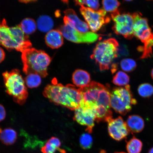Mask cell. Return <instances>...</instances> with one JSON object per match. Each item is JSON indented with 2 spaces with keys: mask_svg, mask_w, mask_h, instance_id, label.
Here are the masks:
<instances>
[{
  "mask_svg": "<svg viewBox=\"0 0 153 153\" xmlns=\"http://www.w3.org/2000/svg\"><path fill=\"white\" fill-rule=\"evenodd\" d=\"M5 54L4 50L0 47V63H1L4 60Z\"/></svg>",
  "mask_w": 153,
  "mask_h": 153,
  "instance_id": "31",
  "label": "cell"
},
{
  "mask_svg": "<svg viewBox=\"0 0 153 153\" xmlns=\"http://www.w3.org/2000/svg\"><path fill=\"white\" fill-rule=\"evenodd\" d=\"M3 76L6 93L13 97L15 102L21 105L24 104L27 98L28 92L20 71L14 69L4 72Z\"/></svg>",
  "mask_w": 153,
  "mask_h": 153,
  "instance_id": "5",
  "label": "cell"
},
{
  "mask_svg": "<svg viewBox=\"0 0 153 153\" xmlns=\"http://www.w3.org/2000/svg\"><path fill=\"white\" fill-rule=\"evenodd\" d=\"M85 5L89 8L95 10H97L100 7L98 1H85Z\"/></svg>",
  "mask_w": 153,
  "mask_h": 153,
  "instance_id": "29",
  "label": "cell"
},
{
  "mask_svg": "<svg viewBox=\"0 0 153 153\" xmlns=\"http://www.w3.org/2000/svg\"><path fill=\"white\" fill-rule=\"evenodd\" d=\"M24 33L27 35L34 33L37 28V25L33 19L26 18L24 19L19 25Z\"/></svg>",
  "mask_w": 153,
  "mask_h": 153,
  "instance_id": "21",
  "label": "cell"
},
{
  "mask_svg": "<svg viewBox=\"0 0 153 153\" xmlns=\"http://www.w3.org/2000/svg\"><path fill=\"white\" fill-rule=\"evenodd\" d=\"M108 132L111 137L116 140L120 141L129 135L130 131L126 122L121 117L116 119H111L108 122Z\"/></svg>",
  "mask_w": 153,
  "mask_h": 153,
  "instance_id": "12",
  "label": "cell"
},
{
  "mask_svg": "<svg viewBox=\"0 0 153 153\" xmlns=\"http://www.w3.org/2000/svg\"><path fill=\"white\" fill-rule=\"evenodd\" d=\"M100 153H106L104 150L101 151Z\"/></svg>",
  "mask_w": 153,
  "mask_h": 153,
  "instance_id": "36",
  "label": "cell"
},
{
  "mask_svg": "<svg viewBox=\"0 0 153 153\" xmlns=\"http://www.w3.org/2000/svg\"><path fill=\"white\" fill-rule=\"evenodd\" d=\"M137 91L141 97L148 98L153 95V86L148 83L141 84L139 86Z\"/></svg>",
  "mask_w": 153,
  "mask_h": 153,
  "instance_id": "25",
  "label": "cell"
},
{
  "mask_svg": "<svg viewBox=\"0 0 153 153\" xmlns=\"http://www.w3.org/2000/svg\"></svg>",
  "mask_w": 153,
  "mask_h": 153,
  "instance_id": "39",
  "label": "cell"
},
{
  "mask_svg": "<svg viewBox=\"0 0 153 153\" xmlns=\"http://www.w3.org/2000/svg\"><path fill=\"white\" fill-rule=\"evenodd\" d=\"M133 15L134 19V36L145 44L150 40L153 34L148 21L139 13H135Z\"/></svg>",
  "mask_w": 153,
  "mask_h": 153,
  "instance_id": "11",
  "label": "cell"
},
{
  "mask_svg": "<svg viewBox=\"0 0 153 153\" xmlns=\"http://www.w3.org/2000/svg\"><path fill=\"white\" fill-rule=\"evenodd\" d=\"M45 42L48 46L51 48L58 49L64 44V38L58 30H52L47 33L45 36Z\"/></svg>",
  "mask_w": 153,
  "mask_h": 153,
  "instance_id": "15",
  "label": "cell"
},
{
  "mask_svg": "<svg viewBox=\"0 0 153 153\" xmlns=\"http://www.w3.org/2000/svg\"><path fill=\"white\" fill-rule=\"evenodd\" d=\"M74 111V120L81 125L86 126V131L88 133H92L95 121V115L93 111L83 106H80Z\"/></svg>",
  "mask_w": 153,
  "mask_h": 153,
  "instance_id": "13",
  "label": "cell"
},
{
  "mask_svg": "<svg viewBox=\"0 0 153 153\" xmlns=\"http://www.w3.org/2000/svg\"><path fill=\"white\" fill-rule=\"evenodd\" d=\"M72 82L74 85L79 88L88 85L91 83V76L85 71L78 69L72 74Z\"/></svg>",
  "mask_w": 153,
  "mask_h": 153,
  "instance_id": "17",
  "label": "cell"
},
{
  "mask_svg": "<svg viewBox=\"0 0 153 153\" xmlns=\"http://www.w3.org/2000/svg\"><path fill=\"white\" fill-rule=\"evenodd\" d=\"M114 153H126L124 152H116Z\"/></svg>",
  "mask_w": 153,
  "mask_h": 153,
  "instance_id": "37",
  "label": "cell"
},
{
  "mask_svg": "<svg viewBox=\"0 0 153 153\" xmlns=\"http://www.w3.org/2000/svg\"><path fill=\"white\" fill-rule=\"evenodd\" d=\"M151 76H152V77L153 79V68L152 70V72H151Z\"/></svg>",
  "mask_w": 153,
  "mask_h": 153,
  "instance_id": "35",
  "label": "cell"
},
{
  "mask_svg": "<svg viewBox=\"0 0 153 153\" xmlns=\"http://www.w3.org/2000/svg\"><path fill=\"white\" fill-rule=\"evenodd\" d=\"M22 60L23 65V71L26 75L34 73L43 78L48 76V68L51 59L45 51L30 48L22 53Z\"/></svg>",
  "mask_w": 153,
  "mask_h": 153,
  "instance_id": "4",
  "label": "cell"
},
{
  "mask_svg": "<svg viewBox=\"0 0 153 153\" xmlns=\"http://www.w3.org/2000/svg\"><path fill=\"white\" fill-rule=\"evenodd\" d=\"M17 139V133L11 128H7L0 133V140L3 144L10 145L14 144Z\"/></svg>",
  "mask_w": 153,
  "mask_h": 153,
  "instance_id": "19",
  "label": "cell"
},
{
  "mask_svg": "<svg viewBox=\"0 0 153 153\" xmlns=\"http://www.w3.org/2000/svg\"><path fill=\"white\" fill-rule=\"evenodd\" d=\"M102 4L103 9L106 12L112 13L118 10L120 3L115 0H104L102 1Z\"/></svg>",
  "mask_w": 153,
  "mask_h": 153,
  "instance_id": "27",
  "label": "cell"
},
{
  "mask_svg": "<svg viewBox=\"0 0 153 153\" xmlns=\"http://www.w3.org/2000/svg\"><path fill=\"white\" fill-rule=\"evenodd\" d=\"M128 129L132 133H137L142 131L145 127L144 120L137 115L130 116L126 122Z\"/></svg>",
  "mask_w": 153,
  "mask_h": 153,
  "instance_id": "16",
  "label": "cell"
},
{
  "mask_svg": "<svg viewBox=\"0 0 153 153\" xmlns=\"http://www.w3.org/2000/svg\"><path fill=\"white\" fill-rule=\"evenodd\" d=\"M122 69L126 72L133 71L136 68V62L132 59L126 58L122 60L120 63Z\"/></svg>",
  "mask_w": 153,
  "mask_h": 153,
  "instance_id": "28",
  "label": "cell"
},
{
  "mask_svg": "<svg viewBox=\"0 0 153 153\" xmlns=\"http://www.w3.org/2000/svg\"><path fill=\"white\" fill-rule=\"evenodd\" d=\"M41 77V76L37 74H28L25 78V83L30 88H36L41 85L42 82Z\"/></svg>",
  "mask_w": 153,
  "mask_h": 153,
  "instance_id": "23",
  "label": "cell"
},
{
  "mask_svg": "<svg viewBox=\"0 0 153 153\" xmlns=\"http://www.w3.org/2000/svg\"><path fill=\"white\" fill-rule=\"evenodd\" d=\"M64 24L61 26L59 30L63 37L68 41L76 43H91L94 42L100 38V35L92 32L82 33L74 29L65 20Z\"/></svg>",
  "mask_w": 153,
  "mask_h": 153,
  "instance_id": "9",
  "label": "cell"
},
{
  "mask_svg": "<svg viewBox=\"0 0 153 153\" xmlns=\"http://www.w3.org/2000/svg\"><path fill=\"white\" fill-rule=\"evenodd\" d=\"M61 141L58 138L55 137H51L48 140L45 146L41 149L43 153H55L58 151L61 153H66V151L61 149Z\"/></svg>",
  "mask_w": 153,
  "mask_h": 153,
  "instance_id": "18",
  "label": "cell"
},
{
  "mask_svg": "<svg viewBox=\"0 0 153 153\" xmlns=\"http://www.w3.org/2000/svg\"><path fill=\"white\" fill-rule=\"evenodd\" d=\"M129 85L124 87L114 88L110 92L111 108L116 112L125 115L131 111L132 106L136 105Z\"/></svg>",
  "mask_w": 153,
  "mask_h": 153,
  "instance_id": "7",
  "label": "cell"
},
{
  "mask_svg": "<svg viewBox=\"0 0 153 153\" xmlns=\"http://www.w3.org/2000/svg\"><path fill=\"white\" fill-rule=\"evenodd\" d=\"M82 97L81 106L93 111L96 116H101L111 109L110 90L98 82H91L88 85L78 89Z\"/></svg>",
  "mask_w": 153,
  "mask_h": 153,
  "instance_id": "1",
  "label": "cell"
},
{
  "mask_svg": "<svg viewBox=\"0 0 153 153\" xmlns=\"http://www.w3.org/2000/svg\"><path fill=\"white\" fill-rule=\"evenodd\" d=\"M79 144L83 150L91 149L93 144V139L89 133H83L79 138Z\"/></svg>",
  "mask_w": 153,
  "mask_h": 153,
  "instance_id": "26",
  "label": "cell"
},
{
  "mask_svg": "<svg viewBox=\"0 0 153 153\" xmlns=\"http://www.w3.org/2000/svg\"><path fill=\"white\" fill-rule=\"evenodd\" d=\"M148 153H153V148H151L150 150H149Z\"/></svg>",
  "mask_w": 153,
  "mask_h": 153,
  "instance_id": "34",
  "label": "cell"
},
{
  "mask_svg": "<svg viewBox=\"0 0 153 153\" xmlns=\"http://www.w3.org/2000/svg\"><path fill=\"white\" fill-rule=\"evenodd\" d=\"M143 146L142 141L133 137L127 142L126 149L128 153H140L142 151Z\"/></svg>",
  "mask_w": 153,
  "mask_h": 153,
  "instance_id": "22",
  "label": "cell"
},
{
  "mask_svg": "<svg viewBox=\"0 0 153 153\" xmlns=\"http://www.w3.org/2000/svg\"><path fill=\"white\" fill-rule=\"evenodd\" d=\"M114 22L113 30L116 34L131 39L134 36V17L128 13H120L118 10L111 14Z\"/></svg>",
  "mask_w": 153,
  "mask_h": 153,
  "instance_id": "8",
  "label": "cell"
},
{
  "mask_svg": "<svg viewBox=\"0 0 153 153\" xmlns=\"http://www.w3.org/2000/svg\"><path fill=\"white\" fill-rule=\"evenodd\" d=\"M37 25L38 28L40 31L48 33L52 30L54 23L50 17L44 15L38 19Z\"/></svg>",
  "mask_w": 153,
  "mask_h": 153,
  "instance_id": "20",
  "label": "cell"
},
{
  "mask_svg": "<svg viewBox=\"0 0 153 153\" xmlns=\"http://www.w3.org/2000/svg\"><path fill=\"white\" fill-rule=\"evenodd\" d=\"M80 11L92 32L94 33L110 20L108 17H106V12L104 9L95 10L89 7H82Z\"/></svg>",
  "mask_w": 153,
  "mask_h": 153,
  "instance_id": "10",
  "label": "cell"
},
{
  "mask_svg": "<svg viewBox=\"0 0 153 153\" xmlns=\"http://www.w3.org/2000/svg\"><path fill=\"white\" fill-rule=\"evenodd\" d=\"M6 115V113L4 107L0 104V122L5 119Z\"/></svg>",
  "mask_w": 153,
  "mask_h": 153,
  "instance_id": "30",
  "label": "cell"
},
{
  "mask_svg": "<svg viewBox=\"0 0 153 153\" xmlns=\"http://www.w3.org/2000/svg\"><path fill=\"white\" fill-rule=\"evenodd\" d=\"M44 97L56 105L75 110L81 106L82 99L78 89L74 85L64 86L53 79L52 84L47 85L43 92Z\"/></svg>",
  "mask_w": 153,
  "mask_h": 153,
  "instance_id": "2",
  "label": "cell"
},
{
  "mask_svg": "<svg viewBox=\"0 0 153 153\" xmlns=\"http://www.w3.org/2000/svg\"><path fill=\"white\" fill-rule=\"evenodd\" d=\"M119 45L114 38L104 40L97 44L91 58L98 65L101 71L108 70L114 59L118 56Z\"/></svg>",
  "mask_w": 153,
  "mask_h": 153,
  "instance_id": "6",
  "label": "cell"
},
{
  "mask_svg": "<svg viewBox=\"0 0 153 153\" xmlns=\"http://www.w3.org/2000/svg\"><path fill=\"white\" fill-rule=\"evenodd\" d=\"M0 45L8 50L15 49L22 53L32 48V44L19 25L9 27L6 20L3 19L0 22Z\"/></svg>",
  "mask_w": 153,
  "mask_h": 153,
  "instance_id": "3",
  "label": "cell"
},
{
  "mask_svg": "<svg viewBox=\"0 0 153 153\" xmlns=\"http://www.w3.org/2000/svg\"><path fill=\"white\" fill-rule=\"evenodd\" d=\"M34 1H20L21 2H22V3H26V2H27V3L28 2H34Z\"/></svg>",
  "mask_w": 153,
  "mask_h": 153,
  "instance_id": "33",
  "label": "cell"
},
{
  "mask_svg": "<svg viewBox=\"0 0 153 153\" xmlns=\"http://www.w3.org/2000/svg\"><path fill=\"white\" fill-rule=\"evenodd\" d=\"M130 78L126 73L122 71L118 72L113 78L112 82L114 85L119 86L128 85Z\"/></svg>",
  "mask_w": 153,
  "mask_h": 153,
  "instance_id": "24",
  "label": "cell"
},
{
  "mask_svg": "<svg viewBox=\"0 0 153 153\" xmlns=\"http://www.w3.org/2000/svg\"><path fill=\"white\" fill-rule=\"evenodd\" d=\"M74 2L76 5L81 6V7H84V5L85 4V0H82V1L78 0V1H74Z\"/></svg>",
  "mask_w": 153,
  "mask_h": 153,
  "instance_id": "32",
  "label": "cell"
},
{
  "mask_svg": "<svg viewBox=\"0 0 153 153\" xmlns=\"http://www.w3.org/2000/svg\"><path fill=\"white\" fill-rule=\"evenodd\" d=\"M2 131V130L1 128H0V133Z\"/></svg>",
  "mask_w": 153,
  "mask_h": 153,
  "instance_id": "38",
  "label": "cell"
},
{
  "mask_svg": "<svg viewBox=\"0 0 153 153\" xmlns=\"http://www.w3.org/2000/svg\"><path fill=\"white\" fill-rule=\"evenodd\" d=\"M64 20L67 21L72 28L82 33L90 32L88 25L80 19L73 10L67 9L64 11Z\"/></svg>",
  "mask_w": 153,
  "mask_h": 153,
  "instance_id": "14",
  "label": "cell"
}]
</instances>
